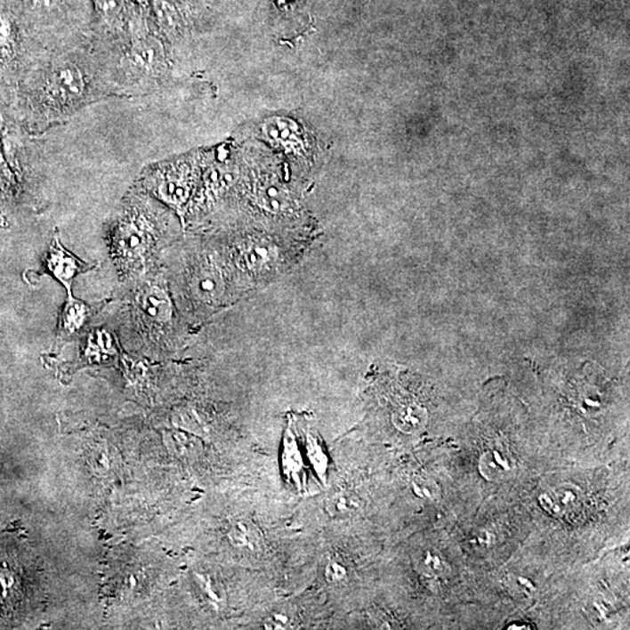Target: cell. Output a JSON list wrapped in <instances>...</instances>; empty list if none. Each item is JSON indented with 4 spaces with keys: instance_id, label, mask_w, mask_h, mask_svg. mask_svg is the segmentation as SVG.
Segmentation results:
<instances>
[{
    "instance_id": "obj_8",
    "label": "cell",
    "mask_w": 630,
    "mask_h": 630,
    "mask_svg": "<svg viewBox=\"0 0 630 630\" xmlns=\"http://www.w3.org/2000/svg\"><path fill=\"white\" fill-rule=\"evenodd\" d=\"M21 48V25L16 14L0 7V71L17 69Z\"/></svg>"
},
{
    "instance_id": "obj_13",
    "label": "cell",
    "mask_w": 630,
    "mask_h": 630,
    "mask_svg": "<svg viewBox=\"0 0 630 630\" xmlns=\"http://www.w3.org/2000/svg\"><path fill=\"white\" fill-rule=\"evenodd\" d=\"M85 356L88 359H110L111 356L117 354V343L114 335L107 329H96L88 336L87 344H85Z\"/></svg>"
},
{
    "instance_id": "obj_10",
    "label": "cell",
    "mask_w": 630,
    "mask_h": 630,
    "mask_svg": "<svg viewBox=\"0 0 630 630\" xmlns=\"http://www.w3.org/2000/svg\"><path fill=\"white\" fill-rule=\"evenodd\" d=\"M276 258L275 246L264 242H251L243 246L241 253H239L241 264L253 272H262V270L270 269Z\"/></svg>"
},
{
    "instance_id": "obj_2",
    "label": "cell",
    "mask_w": 630,
    "mask_h": 630,
    "mask_svg": "<svg viewBox=\"0 0 630 630\" xmlns=\"http://www.w3.org/2000/svg\"><path fill=\"white\" fill-rule=\"evenodd\" d=\"M167 222L158 201L136 187L124 198L107 232L109 254L122 279L134 281L151 273Z\"/></svg>"
},
{
    "instance_id": "obj_14",
    "label": "cell",
    "mask_w": 630,
    "mask_h": 630,
    "mask_svg": "<svg viewBox=\"0 0 630 630\" xmlns=\"http://www.w3.org/2000/svg\"><path fill=\"white\" fill-rule=\"evenodd\" d=\"M393 424L397 429L403 431L405 433L417 432L424 424L423 411L414 405L400 408L399 411L393 415Z\"/></svg>"
},
{
    "instance_id": "obj_3",
    "label": "cell",
    "mask_w": 630,
    "mask_h": 630,
    "mask_svg": "<svg viewBox=\"0 0 630 630\" xmlns=\"http://www.w3.org/2000/svg\"><path fill=\"white\" fill-rule=\"evenodd\" d=\"M202 164L204 155L197 153L153 164L144 168L134 187L183 216L197 193Z\"/></svg>"
},
{
    "instance_id": "obj_12",
    "label": "cell",
    "mask_w": 630,
    "mask_h": 630,
    "mask_svg": "<svg viewBox=\"0 0 630 630\" xmlns=\"http://www.w3.org/2000/svg\"><path fill=\"white\" fill-rule=\"evenodd\" d=\"M361 507L354 491L339 489L329 494L325 500V510L334 520H346Z\"/></svg>"
},
{
    "instance_id": "obj_6",
    "label": "cell",
    "mask_w": 630,
    "mask_h": 630,
    "mask_svg": "<svg viewBox=\"0 0 630 630\" xmlns=\"http://www.w3.org/2000/svg\"><path fill=\"white\" fill-rule=\"evenodd\" d=\"M186 292L197 306L216 307L223 302L227 291L224 266L215 254L195 258L186 275Z\"/></svg>"
},
{
    "instance_id": "obj_1",
    "label": "cell",
    "mask_w": 630,
    "mask_h": 630,
    "mask_svg": "<svg viewBox=\"0 0 630 630\" xmlns=\"http://www.w3.org/2000/svg\"><path fill=\"white\" fill-rule=\"evenodd\" d=\"M22 96L29 129L44 133L116 92L103 52L89 36L51 48L29 74Z\"/></svg>"
},
{
    "instance_id": "obj_15",
    "label": "cell",
    "mask_w": 630,
    "mask_h": 630,
    "mask_svg": "<svg viewBox=\"0 0 630 630\" xmlns=\"http://www.w3.org/2000/svg\"><path fill=\"white\" fill-rule=\"evenodd\" d=\"M18 182L16 175L11 171L9 164L0 149V200H10L16 198Z\"/></svg>"
},
{
    "instance_id": "obj_5",
    "label": "cell",
    "mask_w": 630,
    "mask_h": 630,
    "mask_svg": "<svg viewBox=\"0 0 630 630\" xmlns=\"http://www.w3.org/2000/svg\"><path fill=\"white\" fill-rule=\"evenodd\" d=\"M129 306L134 331L145 346L159 343L174 324V300L165 281L152 273L136 279Z\"/></svg>"
},
{
    "instance_id": "obj_4",
    "label": "cell",
    "mask_w": 630,
    "mask_h": 630,
    "mask_svg": "<svg viewBox=\"0 0 630 630\" xmlns=\"http://www.w3.org/2000/svg\"><path fill=\"white\" fill-rule=\"evenodd\" d=\"M33 28L52 47L85 39L92 28L89 0H21Z\"/></svg>"
},
{
    "instance_id": "obj_16",
    "label": "cell",
    "mask_w": 630,
    "mask_h": 630,
    "mask_svg": "<svg viewBox=\"0 0 630 630\" xmlns=\"http://www.w3.org/2000/svg\"><path fill=\"white\" fill-rule=\"evenodd\" d=\"M347 571L344 566L339 564L337 561H331L325 569V578L328 583L339 584L343 583L346 579Z\"/></svg>"
},
{
    "instance_id": "obj_7",
    "label": "cell",
    "mask_w": 630,
    "mask_h": 630,
    "mask_svg": "<svg viewBox=\"0 0 630 630\" xmlns=\"http://www.w3.org/2000/svg\"><path fill=\"white\" fill-rule=\"evenodd\" d=\"M46 268L52 276L65 287L69 297H73L75 279L82 273L88 272L93 269V265L81 261L67 250L60 241L59 232L56 230L47 253Z\"/></svg>"
},
{
    "instance_id": "obj_9",
    "label": "cell",
    "mask_w": 630,
    "mask_h": 630,
    "mask_svg": "<svg viewBox=\"0 0 630 630\" xmlns=\"http://www.w3.org/2000/svg\"><path fill=\"white\" fill-rule=\"evenodd\" d=\"M93 313V306L82 300L69 297L59 321L58 339H71L85 328Z\"/></svg>"
},
{
    "instance_id": "obj_11",
    "label": "cell",
    "mask_w": 630,
    "mask_h": 630,
    "mask_svg": "<svg viewBox=\"0 0 630 630\" xmlns=\"http://www.w3.org/2000/svg\"><path fill=\"white\" fill-rule=\"evenodd\" d=\"M229 538L232 545L247 553H258L262 544L260 529L251 521L245 519L232 522L229 530Z\"/></svg>"
},
{
    "instance_id": "obj_17",
    "label": "cell",
    "mask_w": 630,
    "mask_h": 630,
    "mask_svg": "<svg viewBox=\"0 0 630 630\" xmlns=\"http://www.w3.org/2000/svg\"><path fill=\"white\" fill-rule=\"evenodd\" d=\"M291 621L287 615L275 614L268 618L265 624L266 629H287L291 628Z\"/></svg>"
}]
</instances>
